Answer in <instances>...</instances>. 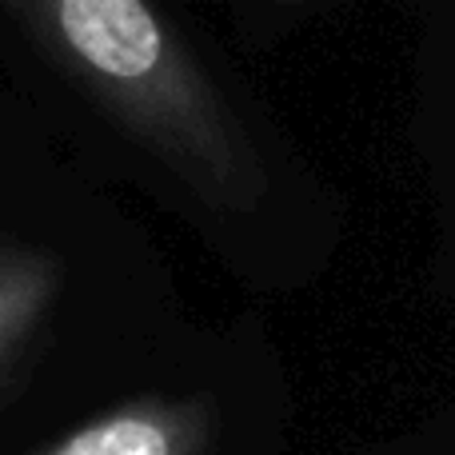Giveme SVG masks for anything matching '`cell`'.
I'll use <instances>...</instances> for the list:
<instances>
[{
	"mask_svg": "<svg viewBox=\"0 0 455 455\" xmlns=\"http://www.w3.org/2000/svg\"><path fill=\"white\" fill-rule=\"evenodd\" d=\"M100 156L220 248L304 224L323 184L184 0H0Z\"/></svg>",
	"mask_w": 455,
	"mask_h": 455,
	"instance_id": "cell-1",
	"label": "cell"
},
{
	"mask_svg": "<svg viewBox=\"0 0 455 455\" xmlns=\"http://www.w3.org/2000/svg\"><path fill=\"white\" fill-rule=\"evenodd\" d=\"M192 427L176 408L128 403L52 443L44 455H188Z\"/></svg>",
	"mask_w": 455,
	"mask_h": 455,
	"instance_id": "cell-2",
	"label": "cell"
},
{
	"mask_svg": "<svg viewBox=\"0 0 455 455\" xmlns=\"http://www.w3.org/2000/svg\"><path fill=\"white\" fill-rule=\"evenodd\" d=\"M60 288V267L48 251L0 243V379L44 320Z\"/></svg>",
	"mask_w": 455,
	"mask_h": 455,
	"instance_id": "cell-3",
	"label": "cell"
},
{
	"mask_svg": "<svg viewBox=\"0 0 455 455\" xmlns=\"http://www.w3.org/2000/svg\"><path fill=\"white\" fill-rule=\"evenodd\" d=\"M259 4H264L267 12L299 16V12H312V8H315V4H323V0H259Z\"/></svg>",
	"mask_w": 455,
	"mask_h": 455,
	"instance_id": "cell-4",
	"label": "cell"
}]
</instances>
